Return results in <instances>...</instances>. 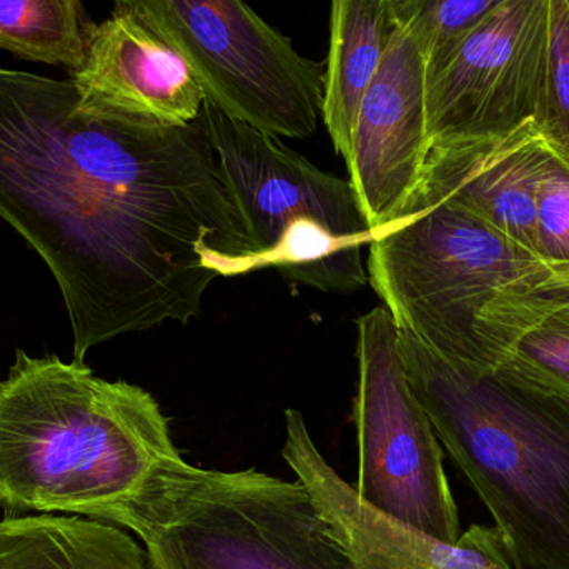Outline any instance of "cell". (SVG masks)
Segmentation results:
<instances>
[{"mask_svg": "<svg viewBox=\"0 0 569 569\" xmlns=\"http://www.w3.org/2000/svg\"><path fill=\"white\" fill-rule=\"evenodd\" d=\"M0 219L42 257L73 360L202 313L256 246L200 119L167 126L83 102L72 79L0 67Z\"/></svg>", "mask_w": 569, "mask_h": 569, "instance_id": "1", "label": "cell"}, {"mask_svg": "<svg viewBox=\"0 0 569 569\" xmlns=\"http://www.w3.org/2000/svg\"><path fill=\"white\" fill-rule=\"evenodd\" d=\"M180 450L156 398L82 361L17 351L0 381V507L106 520Z\"/></svg>", "mask_w": 569, "mask_h": 569, "instance_id": "2", "label": "cell"}, {"mask_svg": "<svg viewBox=\"0 0 569 569\" xmlns=\"http://www.w3.org/2000/svg\"><path fill=\"white\" fill-rule=\"evenodd\" d=\"M400 345L418 401L513 567L569 569V397L447 360L408 331Z\"/></svg>", "mask_w": 569, "mask_h": 569, "instance_id": "3", "label": "cell"}, {"mask_svg": "<svg viewBox=\"0 0 569 569\" xmlns=\"http://www.w3.org/2000/svg\"><path fill=\"white\" fill-rule=\"evenodd\" d=\"M102 521L136 533L152 569H363L300 481L206 470L182 455Z\"/></svg>", "mask_w": 569, "mask_h": 569, "instance_id": "4", "label": "cell"}, {"mask_svg": "<svg viewBox=\"0 0 569 569\" xmlns=\"http://www.w3.org/2000/svg\"><path fill=\"white\" fill-rule=\"evenodd\" d=\"M368 247V282L398 328L468 367L490 368L477 321L498 295L569 276L463 207L421 192Z\"/></svg>", "mask_w": 569, "mask_h": 569, "instance_id": "5", "label": "cell"}, {"mask_svg": "<svg viewBox=\"0 0 569 569\" xmlns=\"http://www.w3.org/2000/svg\"><path fill=\"white\" fill-rule=\"evenodd\" d=\"M200 123L256 246L257 270L276 267L321 291L368 282L361 250L375 233L350 180L323 172L280 137L203 102Z\"/></svg>", "mask_w": 569, "mask_h": 569, "instance_id": "6", "label": "cell"}, {"mask_svg": "<svg viewBox=\"0 0 569 569\" xmlns=\"http://www.w3.org/2000/svg\"><path fill=\"white\" fill-rule=\"evenodd\" d=\"M189 63L206 100L287 139L315 133L325 67L301 56L246 0H116Z\"/></svg>", "mask_w": 569, "mask_h": 569, "instance_id": "7", "label": "cell"}, {"mask_svg": "<svg viewBox=\"0 0 569 569\" xmlns=\"http://www.w3.org/2000/svg\"><path fill=\"white\" fill-rule=\"evenodd\" d=\"M357 330L358 497L415 530L455 543L460 518L443 451L408 380L398 325L383 305L361 315Z\"/></svg>", "mask_w": 569, "mask_h": 569, "instance_id": "8", "label": "cell"}, {"mask_svg": "<svg viewBox=\"0 0 569 569\" xmlns=\"http://www.w3.org/2000/svg\"><path fill=\"white\" fill-rule=\"evenodd\" d=\"M550 37V0H508L427 59L430 147L513 132L535 119Z\"/></svg>", "mask_w": 569, "mask_h": 569, "instance_id": "9", "label": "cell"}, {"mask_svg": "<svg viewBox=\"0 0 569 569\" xmlns=\"http://www.w3.org/2000/svg\"><path fill=\"white\" fill-rule=\"evenodd\" d=\"M283 460L318 513L363 569H517L497 527L473 525L455 543L415 530L358 497L318 450L301 411H284Z\"/></svg>", "mask_w": 569, "mask_h": 569, "instance_id": "10", "label": "cell"}, {"mask_svg": "<svg viewBox=\"0 0 569 569\" xmlns=\"http://www.w3.org/2000/svg\"><path fill=\"white\" fill-rule=\"evenodd\" d=\"M430 150L427 57L398 23L358 112L347 162L375 236L391 226L420 182Z\"/></svg>", "mask_w": 569, "mask_h": 569, "instance_id": "11", "label": "cell"}, {"mask_svg": "<svg viewBox=\"0 0 569 569\" xmlns=\"http://www.w3.org/2000/svg\"><path fill=\"white\" fill-rule=\"evenodd\" d=\"M70 79L83 102L167 126L196 122L206 102L186 59L117 6L93 27L86 60Z\"/></svg>", "mask_w": 569, "mask_h": 569, "instance_id": "12", "label": "cell"}, {"mask_svg": "<svg viewBox=\"0 0 569 569\" xmlns=\"http://www.w3.org/2000/svg\"><path fill=\"white\" fill-rule=\"evenodd\" d=\"M548 152L533 120L505 136L433 146L413 192L463 207L535 253L537 189Z\"/></svg>", "mask_w": 569, "mask_h": 569, "instance_id": "13", "label": "cell"}, {"mask_svg": "<svg viewBox=\"0 0 569 569\" xmlns=\"http://www.w3.org/2000/svg\"><path fill=\"white\" fill-rule=\"evenodd\" d=\"M477 338L488 367L569 397V276L498 295Z\"/></svg>", "mask_w": 569, "mask_h": 569, "instance_id": "14", "label": "cell"}, {"mask_svg": "<svg viewBox=\"0 0 569 569\" xmlns=\"http://www.w3.org/2000/svg\"><path fill=\"white\" fill-rule=\"evenodd\" d=\"M397 29L391 0H331L321 119L343 159L350 153L361 100Z\"/></svg>", "mask_w": 569, "mask_h": 569, "instance_id": "15", "label": "cell"}, {"mask_svg": "<svg viewBox=\"0 0 569 569\" xmlns=\"http://www.w3.org/2000/svg\"><path fill=\"white\" fill-rule=\"evenodd\" d=\"M0 569H152L146 548L96 518L43 513L0 521Z\"/></svg>", "mask_w": 569, "mask_h": 569, "instance_id": "16", "label": "cell"}, {"mask_svg": "<svg viewBox=\"0 0 569 569\" xmlns=\"http://www.w3.org/2000/svg\"><path fill=\"white\" fill-rule=\"evenodd\" d=\"M96 23L82 0H0V50L77 72Z\"/></svg>", "mask_w": 569, "mask_h": 569, "instance_id": "17", "label": "cell"}, {"mask_svg": "<svg viewBox=\"0 0 569 569\" xmlns=\"http://www.w3.org/2000/svg\"><path fill=\"white\" fill-rule=\"evenodd\" d=\"M533 122L569 166V0H550L547 72Z\"/></svg>", "mask_w": 569, "mask_h": 569, "instance_id": "18", "label": "cell"}, {"mask_svg": "<svg viewBox=\"0 0 569 569\" xmlns=\"http://www.w3.org/2000/svg\"><path fill=\"white\" fill-rule=\"evenodd\" d=\"M400 26L413 33L425 57L437 56L508 0H391Z\"/></svg>", "mask_w": 569, "mask_h": 569, "instance_id": "19", "label": "cell"}, {"mask_svg": "<svg viewBox=\"0 0 569 569\" xmlns=\"http://www.w3.org/2000/svg\"><path fill=\"white\" fill-rule=\"evenodd\" d=\"M535 253L569 272V166L551 149L537 189Z\"/></svg>", "mask_w": 569, "mask_h": 569, "instance_id": "20", "label": "cell"}]
</instances>
